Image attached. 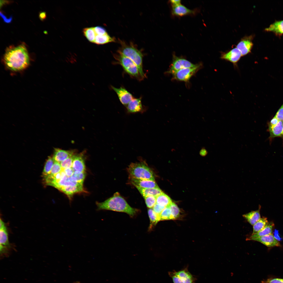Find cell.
I'll return each mask as SVG.
<instances>
[{
    "instance_id": "5",
    "label": "cell",
    "mask_w": 283,
    "mask_h": 283,
    "mask_svg": "<svg viewBox=\"0 0 283 283\" xmlns=\"http://www.w3.org/2000/svg\"><path fill=\"white\" fill-rule=\"evenodd\" d=\"M113 57L126 73L139 80L143 79L137 67L131 59L118 53L114 54Z\"/></svg>"
},
{
    "instance_id": "9",
    "label": "cell",
    "mask_w": 283,
    "mask_h": 283,
    "mask_svg": "<svg viewBox=\"0 0 283 283\" xmlns=\"http://www.w3.org/2000/svg\"><path fill=\"white\" fill-rule=\"evenodd\" d=\"M242 57L240 51L235 48L227 52H222L221 59L232 63L235 68L238 67L237 63Z\"/></svg>"
},
{
    "instance_id": "28",
    "label": "cell",
    "mask_w": 283,
    "mask_h": 283,
    "mask_svg": "<svg viewBox=\"0 0 283 283\" xmlns=\"http://www.w3.org/2000/svg\"><path fill=\"white\" fill-rule=\"evenodd\" d=\"M148 214L150 220V224L149 230H151L153 227L160 221L159 217L152 208L148 210Z\"/></svg>"
},
{
    "instance_id": "30",
    "label": "cell",
    "mask_w": 283,
    "mask_h": 283,
    "mask_svg": "<svg viewBox=\"0 0 283 283\" xmlns=\"http://www.w3.org/2000/svg\"><path fill=\"white\" fill-rule=\"evenodd\" d=\"M168 206L171 210L172 220L178 218L179 216L180 211L177 206L174 203L172 202Z\"/></svg>"
},
{
    "instance_id": "14",
    "label": "cell",
    "mask_w": 283,
    "mask_h": 283,
    "mask_svg": "<svg viewBox=\"0 0 283 283\" xmlns=\"http://www.w3.org/2000/svg\"><path fill=\"white\" fill-rule=\"evenodd\" d=\"M84 153H75L73 155L72 167L76 172H86Z\"/></svg>"
},
{
    "instance_id": "17",
    "label": "cell",
    "mask_w": 283,
    "mask_h": 283,
    "mask_svg": "<svg viewBox=\"0 0 283 283\" xmlns=\"http://www.w3.org/2000/svg\"><path fill=\"white\" fill-rule=\"evenodd\" d=\"M128 113L143 112L144 111L142 105L141 97L133 98L126 106Z\"/></svg>"
},
{
    "instance_id": "2",
    "label": "cell",
    "mask_w": 283,
    "mask_h": 283,
    "mask_svg": "<svg viewBox=\"0 0 283 283\" xmlns=\"http://www.w3.org/2000/svg\"><path fill=\"white\" fill-rule=\"evenodd\" d=\"M96 204L98 210H108L124 213L132 217L139 212L138 209L131 207L118 192L103 202H97Z\"/></svg>"
},
{
    "instance_id": "24",
    "label": "cell",
    "mask_w": 283,
    "mask_h": 283,
    "mask_svg": "<svg viewBox=\"0 0 283 283\" xmlns=\"http://www.w3.org/2000/svg\"><path fill=\"white\" fill-rule=\"evenodd\" d=\"M115 38L110 36L108 33L102 35H96L94 43L97 45H103L115 42Z\"/></svg>"
},
{
    "instance_id": "22",
    "label": "cell",
    "mask_w": 283,
    "mask_h": 283,
    "mask_svg": "<svg viewBox=\"0 0 283 283\" xmlns=\"http://www.w3.org/2000/svg\"><path fill=\"white\" fill-rule=\"evenodd\" d=\"M135 187L143 197L150 196L156 197L163 192L159 187L152 188Z\"/></svg>"
},
{
    "instance_id": "27",
    "label": "cell",
    "mask_w": 283,
    "mask_h": 283,
    "mask_svg": "<svg viewBox=\"0 0 283 283\" xmlns=\"http://www.w3.org/2000/svg\"><path fill=\"white\" fill-rule=\"evenodd\" d=\"M269 222L267 218L263 217L259 220L253 225V232L252 235L257 233L263 229Z\"/></svg>"
},
{
    "instance_id": "21",
    "label": "cell",
    "mask_w": 283,
    "mask_h": 283,
    "mask_svg": "<svg viewBox=\"0 0 283 283\" xmlns=\"http://www.w3.org/2000/svg\"><path fill=\"white\" fill-rule=\"evenodd\" d=\"M271 138L277 137H282L283 135V122L279 121L277 123L274 127L268 128Z\"/></svg>"
},
{
    "instance_id": "44",
    "label": "cell",
    "mask_w": 283,
    "mask_h": 283,
    "mask_svg": "<svg viewBox=\"0 0 283 283\" xmlns=\"http://www.w3.org/2000/svg\"><path fill=\"white\" fill-rule=\"evenodd\" d=\"M282 121H283V120ZM282 138H283V135H282Z\"/></svg>"
},
{
    "instance_id": "26",
    "label": "cell",
    "mask_w": 283,
    "mask_h": 283,
    "mask_svg": "<svg viewBox=\"0 0 283 283\" xmlns=\"http://www.w3.org/2000/svg\"><path fill=\"white\" fill-rule=\"evenodd\" d=\"M55 161L52 157L49 156L45 162L42 173V176L44 179L50 173L51 170Z\"/></svg>"
},
{
    "instance_id": "8",
    "label": "cell",
    "mask_w": 283,
    "mask_h": 283,
    "mask_svg": "<svg viewBox=\"0 0 283 283\" xmlns=\"http://www.w3.org/2000/svg\"><path fill=\"white\" fill-rule=\"evenodd\" d=\"M197 64H194L182 57L177 56L173 54L172 63L167 72L168 73L172 74L182 69L194 67Z\"/></svg>"
},
{
    "instance_id": "33",
    "label": "cell",
    "mask_w": 283,
    "mask_h": 283,
    "mask_svg": "<svg viewBox=\"0 0 283 283\" xmlns=\"http://www.w3.org/2000/svg\"><path fill=\"white\" fill-rule=\"evenodd\" d=\"M61 169V167L60 164L55 161L52 167L50 174L47 177L52 176L55 175L60 171Z\"/></svg>"
},
{
    "instance_id": "43",
    "label": "cell",
    "mask_w": 283,
    "mask_h": 283,
    "mask_svg": "<svg viewBox=\"0 0 283 283\" xmlns=\"http://www.w3.org/2000/svg\"><path fill=\"white\" fill-rule=\"evenodd\" d=\"M0 230L3 229L6 227V226L5 225L3 221L1 219H0Z\"/></svg>"
},
{
    "instance_id": "12",
    "label": "cell",
    "mask_w": 283,
    "mask_h": 283,
    "mask_svg": "<svg viewBox=\"0 0 283 283\" xmlns=\"http://www.w3.org/2000/svg\"><path fill=\"white\" fill-rule=\"evenodd\" d=\"M111 88L117 94L119 100L123 105L126 106L133 99L132 94L122 87L117 88L111 85Z\"/></svg>"
},
{
    "instance_id": "39",
    "label": "cell",
    "mask_w": 283,
    "mask_h": 283,
    "mask_svg": "<svg viewBox=\"0 0 283 283\" xmlns=\"http://www.w3.org/2000/svg\"><path fill=\"white\" fill-rule=\"evenodd\" d=\"M0 15L5 22L7 23H10L11 22L12 19V16L10 17L9 18H8L1 12H0Z\"/></svg>"
},
{
    "instance_id": "3",
    "label": "cell",
    "mask_w": 283,
    "mask_h": 283,
    "mask_svg": "<svg viewBox=\"0 0 283 283\" xmlns=\"http://www.w3.org/2000/svg\"><path fill=\"white\" fill-rule=\"evenodd\" d=\"M120 46L117 51L118 53L131 59L137 67L143 79L146 77L143 69V54L136 45L132 42L127 43L119 40Z\"/></svg>"
},
{
    "instance_id": "20",
    "label": "cell",
    "mask_w": 283,
    "mask_h": 283,
    "mask_svg": "<svg viewBox=\"0 0 283 283\" xmlns=\"http://www.w3.org/2000/svg\"><path fill=\"white\" fill-rule=\"evenodd\" d=\"M9 246L8 233L6 227L0 230V250L1 254H3L5 251V248Z\"/></svg>"
},
{
    "instance_id": "7",
    "label": "cell",
    "mask_w": 283,
    "mask_h": 283,
    "mask_svg": "<svg viewBox=\"0 0 283 283\" xmlns=\"http://www.w3.org/2000/svg\"><path fill=\"white\" fill-rule=\"evenodd\" d=\"M201 63L197 64L194 67L181 69L172 74L174 80L187 82L202 67Z\"/></svg>"
},
{
    "instance_id": "23",
    "label": "cell",
    "mask_w": 283,
    "mask_h": 283,
    "mask_svg": "<svg viewBox=\"0 0 283 283\" xmlns=\"http://www.w3.org/2000/svg\"><path fill=\"white\" fill-rule=\"evenodd\" d=\"M274 224L272 222H269L262 230L257 233L251 236L249 238H253L259 237L272 234Z\"/></svg>"
},
{
    "instance_id": "29",
    "label": "cell",
    "mask_w": 283,
    "mask_h": 283,
    "mask_svg": "<svg viewBox=\"0 0 283 283\" xmlns=\"http://www.w3.org/2000/svg\"><path fill=\"white\" fill-rule=\"evenodd\" d=\"M83 32L84 35L90 42L94 43L96 35L93 27L84 28Z\"/></svg>"
},
{
    "instance_id": "41",
    "label": "cell",
    "mask_w": 283,
    "mask_h": 283,
    "mask_svg": "<svg viewBox=\"0 0 283 283\" xmlns=\"http://www.w3.org/2000/svg\"><path fill=\"white\" fill-rule=\"evenodd\" d=\"M200 155L202 156H205L208 154V152L205 149V148L204 147H202L200 150L199 152Z\"/></svg>"
},
{
    "instance_id": "10",
    "label": "cell",
    "mask_w": 283,
    "mask_h": 283,
    "mask_svg": "<svg viewBox=\"0 0 283 283\" xmlns=\"http://www.w3.org/2000/svg\"><path fill=\"white\" fill-rule=\"evenodd\" d=\"M252 35L246 36L242 38L237 44L236 47L240 52L242 56L247 55L251 52L253 46Z\"/></svg>"
},
{
    "instance_id": "34",
    "label": "cell",
    "mask_w": 283,
    "mask_h": 283,
    "mask_svg": "<svg viewBox=\"0 0 283 283\" xmlns=\"http://www.w3.org/2000/svg\"><path fill=\"white\" fill-rule=\"evenodd\" d=\"M94 28L96 35H102L107 33L106 30L103 27L97 26Z\"/></svg>"
},
{
    "instance_id": "38",
    "label": "cell",
    "mask_w": 283,
    "mask_h": 283,
    "mask_svg": "<svg viewBox=\"0 0 283 283\" xmlns=\"http://www.w3.org/2000/svg\"><path fill=\"white\" fill-rule=\"evenodd\" d=\"M279 121L275 116L271 119L268 124V128H271L276 125Z\"/></svg>"
},
{
    "instance_id": "18",
    "label": "cell",
    "mask_w": 283,
    "mask_h": 283,
    "mask_svg": "<svg viewBox=\"0 0 283 283\" xmlns=\"http://www.w3.org/2000/svg\"><path fill=\"white\" fill-rule=\"evenodd\" d=\"M261 208V206L259 205L258 210L252 211L243 215V216L251 225H253L261 218L260 214Z\"/></svg>"
},
{
    "instance_id": "37",
    "label": "cell",
    "mask_w": 283,
    "mask_h": 283,
    "mask_svg": "<svg viewBox=\"0 0 283 283\" xmlns=\"http://www.w3.org/2000/svg\"><path fill=\"white\" fill-rule=\"evenodd\" d=\"M264 283H283V279L274 278L268 279Z\"/></svg>"
},
{
    "instance_id": "4",
    "label": "cell",
    "mask_w": 283,
    "mask_h": 283,
    "mask_svg": "<svg viewBox=\"0 0 283 283\" xmlns=\"http://www.w3.org/2000/svg\"><path fill=\"white\" fill-rule=\"evenodd\" d=\"M127 170L129 177L155 181L153 171L144 161L132 163L127 168Z\"/></svg>"
},
{
    "instance_id": "31",
    "label": "cell",
    "mask_w": 283,
    "mask_h": 283,
    "mask_svg": "<svg viewBox=\"0 0 283 283\" xmlns=\"http://www.w3.org/2000/svg\"><path fill=\"white\" fill-rule=\"evenodd\" d=\"M171 211L168 206L165 207L160 216V221L172 220Z\"/></svg>"
},
{
    "instance_id": "15",
    "label": "cell",
    "mask_w": 283,
    "mask_h": 283,
    "mask_svg": "<svg viewBox=\"0 0 283 283\" xmlns=\"http://www.w3.org/2000/svg\"><path fill=\"white\" fill-rule=\"evenodd\" d=\"M197 10L190 9L185 6L180 4L176 6L172 7L171 13L173 16L181 17L188 15L195 14Z\"/></svg>"
},
{
    "instance_id": "11",
    "label": "cell",
    "mask_w": 283,
    "mask_h": 283,
    "mask_svg": "<svg viewBox=\"0 0 283 283\" xmlns=\"http://www.w3.org/2000/svg\"><path fill=\"white\" fill-rule=\"evenodd\" d=\"M246 240L258 241L269 247L280 246V243L275 238L272 233L255 238H247Z\"/></svg>"
},
{
    "instance_id": "45",
    "label": "cell",
    "mask_w": 283,
    "mask_h": 283,
    "mask_svg": "<svg viewBox=\"0 0 283 283\" xmlns=\"http://www.w3.org/2000/svg\"><path fill=\"white\" fill-rule=\"evenodd\" d=\"M78 283V282H77V283Z\"/></svg>"
},
{
    "instance_id": "16",
    "label": "cell",
    "mask_w": 283,
    "mask_h": 283,
    "mask_svg": "<svg viewBox=\"0 0 283 283\" xmlns=\"http://www.w3.org/2000/svg\"><path fill=\"white\" fill-rule=\"evenodd\" d=\"M75 153V151L73 150H66L56 148L54 149L52 157L55 162L60 163Z\"/></svg>"
},
{
    "instance_id": "6",
    "label": "cell",
    "mask_w": 283,
    "mask_h": 283,
    "mask_svg": "<svg viewBox=\"0 0 283 283\" xmlns=\"http://www.w3.org/2000/svg\"><path fill=\"white\" fill-rule=\"evenodd\" d=\"M188 267L178 271L173 270L168 272L173 283H195L197 279L189 272Z\"/></svg>"
},
{
    "instance_id": "1",
    "label": "cell",
    "mask_w": 283,
    "mask_h": 283,
    "mask_svg": "<svg viewBox=\"0 0 283 283\" xmlns=\"http://www.w3.org/2000/svg\"><path fill=\"white\" fill-rule=\"evenodd\" d=\"M3 59L6 68L14 72L25 69L30 63L28 52L23 43L17 46H11L7 48Z\"/></svg>"
},
{
    "instance_id": "36",
    "label": "cell",
    "mask_w": 283,
    "mask_h": 283,
    "mask_svg": "<svg viewBox=\"0 0 283 283\" xmlns=\"http://www.w3.org/2000/svg\"><path fill=\"white\" fill-rule=\"evenodd\" d=\"M279 121L283 120V104L279 109L274 116Z\"/></svg>"
},
{
    "instance_id": "35",
    "label": "cell",
    "mask_w": 283,
    "mask_h": 283,
    "mask_svg": "<svg viewBox=\"0 0 283 283\" xmlns=\"http://www.w3.org/2000/svg\"><path fill=\"white\" fill-rule=\"evenodd\" d=\"M165 207L156 204L153 207V209L159 217L160 216Z\"/></svg>"
},
{
    "instance_id": "42",
    "label": "cell",
    "mask_w": 283,
    "mask_h": 283,
    "mask_svg": "<svg viewBox=\"0 0 283 283\" xmlns=\"http://www.w3.org/2000/svg\"><path fill=\"white\" fill-rule=\"evenodd\" d=\"M39 17L41 20H43L46 17V13L44 12L40 13L39 14Z\"/></svg>"
},
{
    "instance_id": "25",
    "label": "cell",
    "mask_w": 283,
    "mask_h": 283,
    "mask_svg": "<svg viewBox=\"0 0 283 283\" xmlns=\"http://www.w3.org/2000/svg\"><path fill=\"white\" fill-rule=\"evenodd\" d=\"M156 203L165 207L168 206L172 202L170 198L163 192L156 197Z\"/></svg>"
},
{
    "instance_id": "19",
    "label": "cell",
    "mask_w": 283,
    "mask_h": 283,
    "mask_svg": "<svg viewBox=\"0 0 283 283\" xmlns=\"http://www.w3.org/2000/svg\"><path fill=\"white\" fill-rule=\"evenodd\" d=\"M266 31L274 33L277 36L283 34V20L276 21L265 29Z\"/></svg>"
},
{
    "instance_id": "40",
    "label": "cell",
    "mask_w": 283,
    "mask_h": 283,
    "mask_svg": "<svg viewBox=\"0 0 283 283\" xmlns=\"http://www.w3.org/2000/svg\"><path fill=\"white\" fill-rule=\"evenodd\" d=\"M170 3L172 7L177 6L181 4V1L180 0H171L170 1Z\"/></svg>"
},
{
    "instance_id": "13",
    "label": "cell",
    "mask_w": 283,
    "mask_h": 283,
    "mask_svg": "<svg viewBox=\"0 0 283 283\" xmlns=\"http://www.w3.org/2000/svg\"><path fill=\"white\" fill-rule=\"evenodd\" d=\"M129 182L135 187L147 188L159 187L155 181L137 179L129 177Z\"/></svg>"
},
{
    "instance_id": "32",
    "label": "cell",
    "mask_w": 283,
    "mask_h": 283,
    "mask_svg": "<svg viewBox=\"0 0 283 283\" xmlns=\"http://www.w3.org/2000/svg\"><path fill=\"white\" fill-rule=\"evenodd\" d=\"M147 207L152 208L156 203V197L150 196L144 197Z\"/></svg>"
}]
</instances>
